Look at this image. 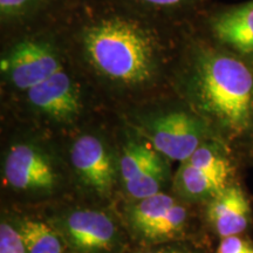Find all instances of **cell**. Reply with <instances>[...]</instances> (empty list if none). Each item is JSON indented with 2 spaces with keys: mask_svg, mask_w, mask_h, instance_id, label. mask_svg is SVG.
I'll use <instances>...</instances> for the list:
<instances>
[{
  "mask_svg": "<svg viewBox=\"0 0 253 253\" xmlns=\"http://www.w3.org/2000/svg\"><path fill=\"white\" fill-rule=\"evenodd\" d=\"M211 28L221 43L253 60V1L218 13Z\"/></svg>",
  "mask_w": 253,
  "mask_h": 253,
  "instance_id": "cell-10",
  "label": "cell"
},
{
  "mask_svg": "<svg viewBox=\"0 0 253 253\" xmlns=\"http://www.w3.org/2000/svg\"><path fill=\"white\" fill-rule=\"evenodd\" d=\"M196 104L231 137L253 126V72L224 50L205 48L196 55L190 80Z\"/></svg>",
  "mask_w": 253,
  "mask_h": 253,
  "instance_id": "cell-1",
  "label": "cell"
},
{
  "mask_svg": "<svg viewBox=\"0 0 253 253\" xmlns=\"http://www.w3.org/2000/svg\"><path fill=\"white\" fill-rule=\"evenodd\" d=\"M71 160L75 171L87 186L101 195L112 190L115 168L108 149L99 137L80 136L72 147Z\"/></svg>",
  "mask_w": 253,
  "mask_h": 253,
  "instance_id": "cell-7",
  "label": "cell"
},
{
  "mask_svg": "<svg viewBox=\"0 0 253 253\" xmlns=\"http://www.w3.org/2000/svg\"><path fill=\"white\" fill-rule=\"evenodd\" d=\"M65 229L72 244L81 251H108L115 242V225L101 211H73L66 218Z\"/></svg>",
  "mask_w": 253,
  "mask_h": 253,
  "instance_id": "cell-8",
  "label": "cell"
},
{
  "mask_svg": "<svg viewBox=\"0 0 253 253\" xmlns=\"http://www.w3.org/2000/svg\"><path fill=\"white\" fill-rule=\"evenodd\" d=\"M82 45L91 67L116 84L138 86L150 81L157 72L156 42L128 19L97 21L84 31Z\"/></svg>",
  "mask_w": 253,
  "mask_h": 253,
  "instance_id": "cell-2",
  "label": "cell"
},
{
  "mask_svg": "<svg viewBox=\"0 0 253 253\" xmlns=\"http://www.w3.org/2000/svg\"><path fill=\"white\" fill-rule=\"evenodd\" d=\"M166 164L162 158H158L156 162L147 168L143 172L131 179L130 182L126 183L125 188L126 192L136 199L149 197V196L161 192L160 189L166 178Z\"/></svg>",
  "mask_w": 253,
  "mask_h": 253,
  "instance_id": "cell-15",
  "label": "cell"
},
{
  "mask_svg": "<svg viewBox=\"0 0 253 253\" xmlns=\"http://www.w3.org/2000/svg\"><path fill=\"white\" fill-rule=\"evenodd\" d=\"M0 253H28L19 230L6 221L0 225Z\"/></svg>",
  "mask_w": 253,
  "mask_h": 253,
  "instance_id": "cell-17",
  "label": "cell"
},
{
  "mask_svg": "<svg viewBox=\"0 0 253 253\" xmlns=\"http://www.w3.org/2000/svg\"><path fill=\"white\" fill-rule=\"evenodd\" d=\"M208 218L221 238L238 236L248 229L251 219V204L238 185H229L211 198Z\"/></svg>",
  "mask_w": 253,
  "mask_h": 253,
  "instance_id": "cell-9",
  "label": "cell"
},
{
  "mask_svg": "<svg viewBox=\"0 0 253 253\" xmlns=\"http://www.w3.org/2000/svg\"><path fill=\"white\" fill-rule=\"evenodd\" d=\"M144 253H191V252L183 251V250L169 249V250H160V251H150V252H144Z\"/></svg>",
  "mask_w": 253,
  "mask_h": 253,
  "instance_id": "cell-21",
  "label": "cell"
},
{
  "mask_svg": "<svg viewBox=\"0 0 253 253\" xmlns=\"http://www.w3.org/2000/svg\"><path fill=\"white\" fill-rule=\"evenodd\" d=\"M231 164L225 162L217 167H196L183 162L176 175L175 185L179 194L191 199L212 198L227 185Z\"/></svg>",
  "mask_w": 253,
  "mask_h": 253,
  "instance_id": "cell-11",
  "label": "cell"
},
{
  "mask_svg": "<svg viewBox=\"0 0 253 253\" xmlns=\"http://www.w3.org/2000/svg\"><path fill=\"white\" fill-rule=\"evenodd\" d=\"M148 135L161 155L185 162L204 144L207 126L197 116L185 112H171L156 116L148 123Z\"/></svg>",
  "mask_w": 253,
  "mask_h": 253,
  "instance_id": "cell-4",
  "label": "cell"
},
{
  "mask_svg": "<svg viewBox=\"0 0 253 253\" xmlns=\"http://www.w3.org/2000/svg\"><path fill=\"white\" fill-rule=\"evenodd\" d=\"M28 253H62L61 239L52 227L39 220H24L19 226Z\"/></svg>",
  "mask_w": 253,
  "mask_h": 253,
  "instance_id": "cell-13",
  "label": "cell"
},
{
  "mask_svg": "<svg viewBox=\"0 0 253 253\" xmlns=\"http://www.w3.org/2000/svg\"><path fill=\"white\" fill-rule=\"evenodd\" d=\"M41 0H0L2 18H17L25 15L39 4Z\"/></svg>",
  "mask_w": 253,
  "mask_h": 253,
  "instance_id": "cell-18",
  "label": "cell"
},
{
  "mask_svg": "<svg viewBox=\"0 0 253 253\" xmlns=\"http://www.w3.org/2000/svg\"><path fill=\"white\" fill-rule=\"evenodd\" d=\"M160 155L157 150L148 144L138 142H130L126 144L120 158V172L123 184L130 182L156 162L158 158H161Z\"/></svg>",
  "mask_w": 253,
  "mask_h": 253,
  "instance_id": "cell-14",
  "label": "cell"
},
{
  "mask_svg": "<svg viewBox=\"0 0 253 253\" xmlns=\"http://www.w3.org/2000/svg\"><path fill=\"white\" fill-rule=\"evenodd\" d=\"M177 202L171 196L158 192L156 195L138 199L136 204L130 209V221L141 235L147 231L151 225L157 223L161 218L167 214L168 211Z\"/></svg>",
  "mask_w": 253,
  "mask_h": 253,
  "instance_id": "cell-12",
  "label": "cell"
},
{
  "mask_svg": "<svg viewBox=\"0 0 253 253\" xmlns=\"http://www.w3.org/2000/svg\"><path fill=\"white\" fill-rule=\"evenodd\" d=\"M216 253H253V244L239 235L225 237L221 238Z\"/></svg>",
  "mask_w": 253,
  "mask_h": 253,
  "instance_id": "cell-19",
  "label": "cell"
},
{
  "mask_svg": "<svg viewBox=\"0 0 253 253\" xmlns=\"http://www.w3.org/2000/svg\"><path fill=\"white\" fill-rule=\"evenodd\" d=\"M143 1L156 6H175L182 2L183 0H143Z\"/></svg>",
  "mask_w": 253,
  "mask_h": 253,
  "instance_id": "cell-20",
  "label": "cell"
},
{
  "mask_svg": "<svg viewBox=\"0 0 253 253\" xmlns=\"http://www.w3.org/2000/svg\"><path fill=\"white\" fill-rule=\"evenodd\" d=\"M186 219H188V212L185 208L176 203L168 211L166 216L151 225L142 236L153 240L172 238L183 230L186 224Z\"/></svg>",
  "mask_w": 253,
  "mask_h": 253,
  "instance_id": "cell-16",
  "label": "cell"
},
{
  "mask_svg": "<svg viewBox=\"0 0 253 253\" xmlns=\"http://www.w3.org/2000/svg\"><path fill=\"white\" fill-rule=\"evenodd\" d=\"M26 95L28 102L37 112L55 121H73L80 113L81 100L78 86L63 68L27 90Z\"/></svg>",
  "mask_w": 253,
  "mask_h": 253,
  "instance_id": "cell-6",
  "label": "cell"
},
{
  "mask_svg": "<svg viewBox=\"0 0 253 253\" xmlns=\"http://www.w3.org/2000/svg\"><path fill=\"white\" fill-rule=\"evenodd\" d=\"M58 50L41 40H25L1 60V73L9 84L26 93L62 69Z\"/></svg>",
  "mask_w": 253,
  "mask_h": 253,
  "instance_id": "cell-3",
  "label": "cell"
},
{
  "mask_svg": "<svg viewBox=\"0 0 253 253\" xmlns=\"http://www.w3.org/2000/svg\"><path fill=\"white\" fill-rule=\"evenodd\" d=\"M6 182L21 191H49L55 186L56 173L48 157L32 144H15L4 164Z\"/></svg>",
  "mask_w": 253,
  "mask_h": 253,
  "instance_id": "cell-5",
  "label": "cell"
}]
</instances>
